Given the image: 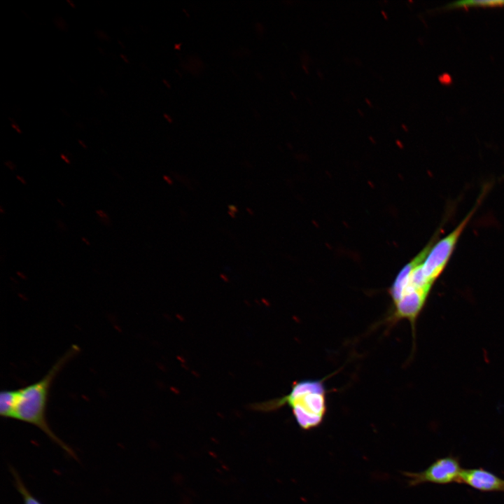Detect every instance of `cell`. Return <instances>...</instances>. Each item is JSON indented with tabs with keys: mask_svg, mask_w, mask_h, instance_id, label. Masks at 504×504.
Returning a JSON list of instances; mask_svg holds the SVG:
<instances>
[{
	"mask_svg": "<svg viewBox=\"0 0 504 504\" xmlns=\"http://www.w3.org/2000/svg\"><path fill=\"white\" fill-rule=\"evenodd\" d=\"M436 237L437 235L400 270L390 287L388 293L391 298V307L386 318L389 325L407 320L414 333L416 322L426 305L433 285L424 275L421 264Z\"/></svg>",
	"mask_w": 504,
	"mask_h": 504,
	"instance_id": "1",
	"label": "cell"
},
{
	"mask_svg": "<svg viewBox=\"0 0 504 504\" xmlns=\"http://www.w3.org/2000/svg\"><path fill=\"white\" fill-rule=\"evenodd\" d=\"M78 351L79 347L77 345H72L41 379L18 388L17 403L11 417L37 427L69 456L74 458H76V456L72 448L62 440L50 427L46 419V407L54 379Z\"/></svg>",
	"mask_w": 504,
	"mask_h": 504,
	"instance_id": "2",
	"label": "cell"
},
{
	"mask_svg": "<svg viewBox=\"0 0 504 504\" xmlns=\"http://www.w3.org/2000/svg\"><path fill=\"white\" fill-rule=\"evenodd\" d=\"M323 379H304L294 382L286 396L270 402V408L287 405L298 426L309 430L319 426L327 412L328 391Z\"/></svg>",
	"mask_w": 504,
	"mask_h": 504,
	"instance_id": "3",
	"label": "cell"
},
{
	"mask_svg": "<svg viewBox=\"0 0 504 504\" xmlns=\"http://www.w3.org/2000/svg\"><path fill=\"white\" fill-rule=\"evenodd\" d=\"M477 204L467 214L463 220L449 234L433 244L421 270L426 278L434 284L447 266L461 234L475 212Z\"/></svg>",
	"mask_w": 504,
	"mask_h": 504,
	"instance_id": "4",
	"label": "cell"
},
{
	"mask_svg": "<svg viewBox=\"0 0 504 504\" xmlns=\"http://www.w3.org/2000/svg\"><path fill=\"white\" fill-rule=\"evenodd\" d=\"M458 457L451 455L437 458L427 468L420 472H403L410 486L425 483L447 484L458 482L462 471Z\"/></svg>",
	"mask_w": 504,
	"mask_h": 504,
	"instance_id": "5",
	"label": "cell"
},
{
	"mask_svg": "<svg viewBox=\"0 0 504 504\" xmlns=\"http://www.w3.org/2000/svg\"><path fill=\"white\" fill-rule=\"evenodd\" d=\"M458 483L484 492H504V479L484 468L463 469Z\"/></svg>",
	"mask_w": 504,
	"mask_h": 504,
	"instance_id": "6",
	"label": "cell"
},
{
	"mask_svg": "<svg viewBox=\"0 0 504 504\" xmlns=\"http://www.w3.org/2000/svg\"><path fill=\"white\" fill-rule=\"evenodd\" d=\"M18 396V389H5L1 391L0 414L2 417L11 419L16 406Z\"/></svg>",
	"mask_w": 504,
	"mask_h": 504,
	"instance_id": "7",
	"label": "cell"
},
{
	"mask_svg": "<svg viewBox=\"0 0 504 504\" xmlns=\"http://www.w3.org/2000/svg\"><path fill=\"white\" fill-rule=\"evenodd\" d=\"M499 6H504V1H458L445 5L443 8H493Z\"/></svg>",
	"mask_w": 504,
	"mask_h": 504,
	"instance_id": "8",
	"label": "cell"
},
{
	"mask_svg": "<svg viewBox=\"0 0 504 504\" xmlns=\"http://www.w3.org/2000/svg\"><path fill=\"white\" fill-rule=\"evenodd\" d=\"M10 471L13 477L15 486L22 498L23 503L42 504L40 500L31 493L15 469L10 466Z\"/></svg>",
	"mask_w": 504,
	"mask_h": 504,
	"instance_id": "9",
	"label": "cell"
},
{
	"mask_svg": "<svg viewBox=\"0 0 504 504\" xmlns=\"http://www.w3.org/2000/svg\"><path fill=\"white\" fill-rule=\"evenodd\" d=\"M55 27L61 31L66 32L69 29V25L66 21L61 16H55L52 20Z\"/></svg>",
	"mask_w": 504,
	"mask_h": 504,
	"instance_id": "10",
	"label": "cell"
},
{
	"mask_svg": "<svg viewBox=\"0 0 504 504\" xmlns=\"http://www.w3.org/2000/svg\"><path fill=\"white\" fill-rule=\"evenodd\" d=\"M96 214L102 223L106 225H109L111 224V219L105 211L102 209H98L96 211Z\"/></svg>",
	"mask_w": 504,
	"mask_h": 504,
	"instance_id": "11",
	"label": "cell"
},
{
	"mask_svg": "<svg viewBox=\"0 0 504 504\" xmlns=\"http://www.w3.org/2000/svg\"><path fill=\"white\" fill-rule=\"evenodd\" d=\"M94 33L97 38L102 41L108 42L111 41L109 35L102 29H96Z\"/></svg>",
	"mask_w": 504,
	"mask_h": 504,
	"instance_id": "12",
	"label": "cell"
},
{
	"mask_svg": "<svg viewBox=\"0 0 504 504\" xmlns=\"http://www.w3.org/2000/svg\"><path fill=\"white\" fill-rule=\"evenodd\" d=\"M8 120L10 121V124L11 127L19 134H22V130L20 125L15 122V120L11 118L10 117L8 118Z\"/></svg>",
	"mask_w": 504,
	"mask_h": 504,
	"instance_id": "13",
	"label": "cell"
},
{
	"mask_svg": "<svg viewBox=\"0 0 504 504\" xmlns=\"http://www.w3.org/2000/svg\"><path fill=\"white\" fill-rule=\"evenodd\" d=\"M96 92H97L96 94L101 98L106 97L107 96L106 91L102 87L97 88Z\"/></svg>",
	"mask_w": 504,
	"mask_h": 504,
	"instance_id": "14",
	"label": "cell"
},
{
	"mask_svg": "<svg viewBox=\"0 0 504 504\" xmlns=\"http://www.w3.org/2000/svg\"><path fill=\"white\" fill-rule=\"evenodd\" d=\"M4 164L11 171L16 169V164L10 160H6L4 162Z\"/></svg>",
	"mask_w": 504,
	"mask_h": 504,
	"instance_id": "15",
	"label": "cell"
},
{
	"mask_svg": "<svg viewBox=\"0 0 504 504\" xmlns=\"http://www.w3.org/2000/svg\"><path fill=\"white\" fill-rule=\"evenodd\" d=\"M59 156H60L61 159H62V160H64L66 164H71V160H70V159H69V157H68L67 155H66L64 153H60Z\"/></svg>",
	"mask_w": 504,
	"mask_h": 504,
	"instance_id": "16",
	"label": "cell"
},
{
	"mask_svg": "<svg viewBox=\"0 0 504 504\" xmlns=\"http://www.w3.org/2000/svg\"><path fill=\"white\" fill-rule=\"evenodd\" d=\"M119 57H120V59H121L125 64H128L130 63L129 58H128V57H127L125 54L120 53V54L119 55Z\"/></svg>",
	"mask_w": 504,
	"mask_h": 504,
	"instance_id": "17",
	"label": "cell"
},
{
	"mask_svg": "<svg viewBox=\"0 0 504 504\" xmlns=\"http://www.w3.org/2000/svg\"><path fill=\"white\" fill-rule=\"evenodd\" d=\"M16 178H17L22 184H23V185H26V184H27V181H26V180L24 178V177H22V176H20V175H16Z\"/></svg>",
	"mask_w": 504,
	"mask_h": 504,
	"instance_id": "18",
	"label": "cell"
},
{
	"mask_svg": "<svg viewBox=\"0 0 504 504\" xmlns=\"http://www.w3.org/2000/svg\"><path fill=\"white\" fill-rule=\"evenodd\" d=\"M57 225H58V227H59V229L64 230H65V231L66 230V227L65 224H64L62 221H61V220H57Z\"/></svg>",
	"mask_w": 504,
	"mask_h": 504,
	"instance_id": "19",
	"label": "cell"
},
{
	"mask_svg": "<svg viewBox=\"0 0 504 504\" xmlns=\"http://www.w3.org/2000/svg\"><path fill=\"white\" fill-rule=\"evenodd\" d=\"M78 143L79 144V145H80L82 148H85V149H87V148H88V146H87V144H85V142L83 140H82V139H78Z\"/></svg>",
	"mask_w": 504,
	"mask_h": 504,
	"instance_id": "20",
	"label": "cell"
},
{
	"mask_svg": "<svg viewBox=\"0 0 504 504\" xmlns=\"http://www.w3.org/2000/svg\"><path fill=\"white\" fill-rule=\"evenodd\" d=\"M66 1L71 8H76V5L73 0H66Z\"/></svg>",
	"mask_w": 504,
	"mask_h": 504,
	"instance_id": "21",
	"label": "cell"
},
{
	"mask_svg": "<svg viewBox=\"0 0 504 504\" xmlns=\"http://www.w3.org/2000/svg\"><path fill=\"white\" fill-rule=\"evenodd\" d=\"M81 239L87 246L91 245L90 241L85 237H82Z\"/></svg>",
	"mask_w": 504,
	"mask_h": 504,
	"instance_id": "22",
	"label": "cell"
},
{
	"mask_svg": "<svg viewBox=\"0 0 504 504\" xmlns=\"http://www.w3.org/2000/svg\"><path fill=\"white\" fill-rule=\"evenodd\" d=\"M97 50H98L100 54H102V55H104L105 54V50L104 48L99 47L97 48Z\"/></svg>",
	"mask_w": 504,
	"mask_h": 504,
	"instance_id": "23",
	"label": "cell"
},
{
	"mask_svg": "<svg viewBox=\"0 0 504 504\" xmlns=\"http://www.w3.org/2000/svg\"><path fill=\"white\" fill-rule=\"evenodd\" d=\"M117 41H118V43L122 48H125V46L124 43H123L122 41H120V40L118 39Z\"/></svg>",
	"mask_w": 504,
	"mask_h": 504,
	"instance_id": "24",
	"label": "cell"
},
{
	"mask_svg": "<svg viewBox=\"0 0 504 504\" xmlns=\"http://www.w3.org/2000/svg\"><path fill=\"white\" fill-rule=\"evenodd\" d=\"M229 209H230V210H232L234 213L237 211V208L234 206H230Z\"/></svg>",
	"mask_w": 504,
	"mask_h": 504,
	"instance_id": "25",
	"label": "cell"
},
{
	"mask_svg": "<svg viewBox=\"0 0 504 504\" xmlns=\"http://www.w3.org/2000/svg\"><path fill=\"white\" fill-rule=\"evenodd\" d=\"M164 180H165L168 183L171 184V183H172V181H170V180H169L170 178H169V177H167V176H164Z\"/></svg>",
	"mask_w": 504,
	"mask_h": 504,
	"instance_id": "26",
	"label": "cell"
},
{
	"mask_svg": "<svg viewBox=\"0 0 504 504\" xmlns=\"http://www.w3.org/2000/svg\"><path fill=\"white\" fill-rule=\"evenodd\" d=\"M57 201L63 207L65 206V204H64V203L63 202L62 200H61L60 199L57 198Z\"/></svg>",
	"mask_w": 504,
	"mask_h": 504,
	"instance_id": "27",
	"label": "cell"
},
{
	"mask_svg": "<svg viewBox=\"0 0 504 504\" xmlns=\"http://www.w3.org/2000/svg\"><path fill=\"white\" fill-rule=\"evenodd\" d=\"M0 213L1 214H4L5 213V211L4 210V208L2 206H0Z\"/></svg>",
	"mask_w": 504,
	"mask_h": 504,
	"instance_id": "28",
	"label": "cell"
}]
</instances>
